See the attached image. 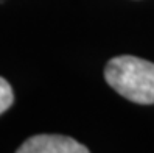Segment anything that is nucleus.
Here are the masks:
<instances>
[{
	"instance_id": "f257e3e1",
	"label": "nucleus",
	"mask_w": 154,
	"mask_h": 153,
	"mask_svg": "<svg viewBox=\"0 0 154 153\" xmlns=\"http://www.w3.org/2000/svg\"><path fill=\"white\" fill-rule=\"evenodd\" d=\"M104 80L126 100L139 105L154 103V62L137 56L112 58L104 67Z\"/></svg>"
},
{
	"instance_id": "f03ea898",
	"label": "nucleus",
	"mask_w": 154,
	"mask_h": 153,
	"mask_svg": "<svg viewBox=\"0 0 154 153\" xmlns=\"http://www.w3.org/2000/svg\"><path fill=\"white\" fill-rule=\"evenodd\" d=\"M89 148L64 134H36L17 148V153H87Z\"/></svg>"
},
{
	"instance_id": "7ed1b4c3",
	"label": "nucleus",
	"mask_w": 154,
	"mask_h": 153,
	"mask_svg": "<svg viewBox=\"0 0 154 153\" xmlns=\"http://www.w3.org/2000/svg\"><path fill=\"white\" fill-rule=\"evenodd\" d=\"M13 103H14V92L11 89V84L5 78L0 77V114L10 110Z\"/></svg>"
},
{
	"instance_id": "20e7f679",
	"label": "nucleus",
	"mask_w": 154,
	"mask_h": 153,
	"mask_svg": "<svg viewBox=\"0 0 154 153\" xmlns=\"http://www.w3.org/2000/svg\"><path fill=\"white\" fill-rule=\"evenodd\" d=\"M3 2H5V0H0V3H3Z\"/></svg>"
}]
</instances>
